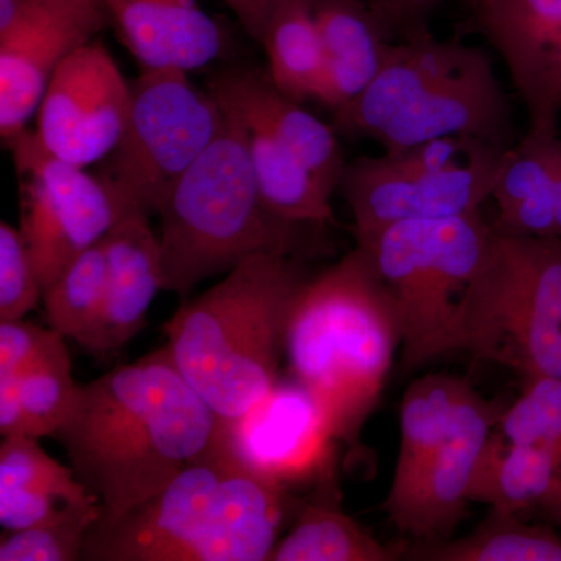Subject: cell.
Wrapping results in <instances>:
<instances>
[{"label": "cell", "instance_id": "44dd1931", "mask_svg": "<svg viewBox=\"0 0 561 561\" xmlns=\"http://www.w3.org/2000/svg\"><path fill=\"white\" fill-rule=\"evenodd\" d=\"M312 11L324 61L316 102L334 113L378 76L393 41L360 0H312Z\"/></svg>", "mask_w": 561, "mask_h": 561}, {"label": "cell", "instance_id": "8fae6325", "mask_svg": "<svg viewBox=\"0 0 561 561\" xmlns=\"http://www.w3.org/2000/svg\"><path fill=\"white\" fill-rule=\"evenodd\" d=\"M507 151L440 172L413 168L389 153L346 162L337 191L353 213L356 242L401 221L449 219L481 210L493 194Z\"/></svg>", "mask_w": 561, "mask_h": 561}, {"label": "cell", "instance_id": "d6a6232c", "mask_svg": "<svg viewBox=\"0 0 561 561\" xmlns=\"http://www.w3.org/2000/svg\"><path fill=\"white\" fill-rule=\"evenodd\" d=\"M43 298L38 271L21 230L0 224V321L21 320Z\"/></svg>", "mask_w": 561, "mask_h": 561}, {"label": "cell", "instance_id": "ab89813d", "mask_svg": "<svg viewBox=\"0 0 561 561\" xmlns=\"http://www.w3.org/2000/svg\"><path fill=\"white\" fill-rule=\"evenodd\" d=\"M27 0H0V32L16 20L18 14Z\"/></svg>", "mask_w": 561, "mask_h": 561}, {"label": "cell", "instance_id": "4fadbf2b", "mask_svg": "<svg viewBox=\"0 0 561 561\" xmlns=\"http://www.w3.org/2000/svg\"><path fill=\"white\" fill-rule=\"evenodd\" d=\"M111 27L105 0H27L0 32V135L27 130L55 70Z\"/></svg>", "mask_w": 561, "mask_h": 561}, {"label": "cell", "instance_id": "3957f363", "mask_svg": "<svg viewBox=\"0 0 561 561\" xmlns=\"http://www.w3.org/2000/svg\"><path fill=\"white\" fill-rule=\"evenodd\" d=\"M400 346L393 298L364 247L302 286L287 330L291 379L316 398L354 459Z\"/></svg>", "mask_w": 561, "mask_h": 561}, {"label": "cell", "instance_id": "5bb4252c", "mask_svg": "<svg viewBox=\"0 0 561 561\" xmlns=\"http://www.w3.org/2000/svg\"><path fill=\"white\" fill-rule=\"evenodd\" d=\"M465 33L493 47L511 80L534 136L559 135L561 117V0H467Z\"/></svg>", "mask_w": 561, "mask_h": 561}, {"label": "cell", "instance_id": "74e56055", "mask_svg": "<svg viewBox=\"0 0 561 561\" xmlns=\"http://www.w3.org/2000/svg\"><path fill=\"white\" fill-rule=\"evenodd\" d=\"M551 153L553 190H556L557 206V238L561 239V138L559 135H557L556 138L552 139Z\"/></svg>", "mask_w": 561, "mask_h": 561}, {"label": "cell", "instance_id": "2e32d148", "mask_svg": "<svg viewBox=\"0 0 561 561\" xmlns=\"http://www.w3.org/2000/svg\"><path fill=\"white\" fill-rule=\"evenodd\" d=\"M500 415L474 391L461 408L451 435L404 481L391 483L382 511L400 534L416 542L449 540L467 519L472 472Z\"/></svg>", "mask_w": 561, "mask_h": 561}, {"label": "cell", "instance_id": "4316f807", "mask_svg": "<svg viewBox=\"0 0 561 561\" xmlns=\"http://www.w3.org/2000/svg\"><path fill=\"white\" fill-rule=\"evenodd\" d=\"M102 239L70 262L60 278L43 294L51 330L72 339L98 357H102L108 276Z\"/></svg>", "mask_w": 561, "mask_h": 561}, {"label": "cell", "instance_id": "7a4b0ae2", "mask_svg": "<svg viewBox=\"0 0 561 561\" xmlns=\"http://www.w3.org/2000/svg\"><path fill=\"white\" fill-rule=\"evenodd\" d=\"M300 504L217 440L149 501L95 522L83 561H264Z\"/></svg>", "mask_w": 561, "mask_h": 561}, {"label": "cell", "instance_id": "d4e9b609", "mask_svg": "<svg viewBox=\"0 0 561 561\" xmlns=\"http://www.w3.org/2000/svg\"><path fill=\"white\" fill-rule=\"evenodd\" d=\"M247 133L254 179L268 209L290 224L317 228L337 224L332 195L313 173L272 136L250 128Z\"/></svg>", "mask_w": 561, "mask_h": 561}, {"label": "cell", "instance_id": "484cf974", "mask_svg": "<svg viewBox=\"0 0 561 561\" xmlns=\"http://www.w3.org/2000/svg\"><path fill=\"white\" fill-rule=\"evenodd\" d=\"M518 513L491 508L459 540L416 542L404 556L430 561H561V537L552 527L524 523Z\"/></svg>", "mask_w": 561, "mask_h": 561}, {"label": "cell", "instance_id": "5b68a950", "mask_svg": "<svg viewBox=\"0 0 561 561\" xmlns=\"http://www.w3.org/2000/svg\"><path fill=\"white\" fill-rule=\"evenodd\" d=\"M332 114L339 135L375 140L386 153L451 135L504 149L519 140L490 55L431 31L393 41L378 76Z\"/></svg>", "mask_w": 561, "mask_h": 561}, {"label": "cell", "instance_id": "ffe728a7", "mask_svg": "<svg viewBox=\"0 0 561 561\" xmlns=\"http://www.w3.org/2000/svg\"><path fill=\"white\" fill-rule=\"evenodd\" d=\"M149 217L127 214L102 239L108 264L103 359L142 331L151 301L162 290L160 238Z\"/></svg>", "mask_w": 561, "mask_h": 561}, {"label": "cell", "instance_id": "ba28073f", "mask_svg": "<svg viewBox=\"0 0 561 561\" xmlns=\"http://www.w3.org/2000/svg\"><path fill=\"white\" fill-rule=\"evenodd\" d=\"M493 227L481 210L408 220L357 242L371 254L397 308L401 368L413 371L456 351L459 301L481 267Z\"/></svg>", "mask_w": 561, "mask_h": 561}, {"label": "cell", "instance_id": "f35d334b", "mask_svg": "<svg viewBox=\"0 0 561 561\" xmlns=\"http://www.w3.org/2000/svg\"><path fill=\"white\" fill-rule=\"evenodd\" d=\"M538 508L549 523L561 527V472L551 493L548 494V497L541 502Z\"/></svg>", "mask_w": 561, "mask_h": 561}, {"label": "cell", "instance_id": "f1b7e54d", "mask_svg": "<svg viewBox=\"0 0 561 561\" xmlns=\"http://www.w3.org/2000/svg\"><path fill=\"white\" fill-rule=\"evenodd\" d=\"M268 76L297 102L316 101L323 79V47L312 0H283L265 28Z\"/></svg>", "mask_w": 561, "mask_h": 561}, {"label": "cell", "instance_id": "6da1fadb", "mask_svg": "<svg viewBox=\"0 0 561 561\" xmlns=\"http://www.w3.org/2000/svg\"><path fill=\"white\" fill-rule=\"evenodd\" d=\"M221 420L173 364L168 346L79 386L55 438L113 523L160 493L219 437Z\"/></svg>", "mask_w": 561, "mask_h": 561}, {"label": "cell", "instance_id": "4dcf8cb0", "mask_svg": "<svg viewBox=\"0 0 561 561\" xmlns=\"http://www.w3.org/2000/svg\"><path fill=\"white\" fill-rule=\"evenodd\" d=\"M496 424L505 440L546 449L561 461V379H527L522 397Z\"/></svg>", "mask_w": 561, "mask_h": 561}, {"label": "cell", "instance_id": "d590c367", "mask_svg": "<svg viewBox=\"0 0 561 561\" xmlns=\"http://www.w3.org/2000/svg\"><path fill=\"white\" fill-rule=\"evenodd\" d=\"M241 22L243 31L262 44L265 28L283 0H221Z\"/></svg>", "mask_w": 561, "mask_h": 561}, {"label": "cell", "instance_id": "603a6c76", "mask_svg": "<svg viewBox=\"0 0 561 561\" xmlns=\"http://www.w3.org/2000/svg\"><path fill=\"white\" fill-rule=\"evenodd\" d=\"M556 136L526 133L505 154L491 194L497 205L494 230L527 238H557L551 153Z\"/></svg>", "mask_w": 561, "mask_h": 561}, {"label": "cell", "instance_id": "d6986e66", "mask_svg": "<svg viewBox=\"0 0 561 561\" xmlns=\"http://www.w3.org/2000/svg\"><path fill=\"white\" fill-rule=\"evenodd\" d=\"M102 507L72 467L51 459L38 438L16 435L0 445V526L32 529Z\"/></svg>", "mask_w": 561, "mask_h": 561}, {"label": "cell", "instance_id": "9a60e30c", "mask_svg": "<svg viewBox=\"0 0 561 561\" xmlns=\"http://www.w3.org/2000/svg\"><path fill=\"white\" fill-rule=\"evenodd\" d=\"M220 437L243 465L287 489L335 468L331 421L294 379L276 382L242 419L221 420Z\"/></svg>", "mask_w": 561, "mask_h": 561}, {"label": "cell", "instance_id": "e0dca14e", "mask_svg": "<svg viewBox=\"0 0 561 561\" xmlns=\"http://www.w3.org/2000/svg\"><path fill=\"white\" fill-rule=\"evenodd\" d=\"M208 91L247 128L278 140L331 195L339 190L346 168L339 133L280 91L268 72L251 68L221 70L210 80Z\"/></svg>", "mask_w": 561, "mask_h": 561}, {"label": "cell", "instance_id": "7402d4cb", "mask_svg": "<svg viewBox=\"0 0 561 561\" xmlns=\"http://www.w3.org/2000/svg\"><path fill=\"white\" fill-rule=\"evenodd\" d=\"M319 491L302 502L289 534L276 542L268 561H390L405 548L383 546L341 507L335 468L321 476Z\"/></svg>", "mask_w": 561, "mask_h": 561}, {"label": "cell", "instance_id": "52a82bcc", "mask_svg": "<svg viewBox=\"0 0 561 561\" xmlns=\"http://www.w3.org/2000/svg\"><path fill=\"white\" fill-rule=\"evenodd\" d=\"M456 351L527 379H561L560 238L493 228L481 267L459 301Z\"/></svg>", "mask_w": 561, "mask_h": 561}, {"label": "cell", "instance_id": "f546056e", "mask_svg": "<svg viewBox=\"0 0 561 561\" xmlns=\"http://www.w3.org/2000/svg\"><path fill=\"white\" fill-rule=\"evenodd\" d=\"M10 381L16 383L32 437H55L72 413L79 394L68 350L33 365Z\"/></svg>", "mask_w": 561, "mask_h": 561}, {"label": "cell", "instance_id": "277c9868", "mask_svg": "<svg viewBox=\"0 0 561 561\" xmlns=\"http://www.w3.org/2000/svg\"><path fill=\"white\" fill-rule=\"evenodd\" d=\"M309 278L300 257L253 254L164 324L176 370L220 420L242 419L278 382L291 309Z\"/></svg>", "mask_w": 561, "mask_h": 561}, {"label": "cell", "instance_id": "836d02e7", "mask_svg": "<svg viewBox=\"0 0 561 561\" xmlns=\"http://www.w3.org/2000/svg\"><path fill=\"white\" fill-rule=\"evenodd\" d=\"M65 335L21 320L0 321V379H13L22 371L49 359L66 348Z\"/></svg>", "mask_w": 561, "mask_h": 561}, {"label": "cell", "instance_id": "1f68e13d", "mask_svg": "<svg viewBox=\"0 0 561 561\" xmlns=\"http://www.w3.org/2000/svg\"><path fill=\"white\" fill-rule=\"evenodd\" d=\"M101 513L102 507H99L32 529L3 530L0 561L81 560L88 531L101 518Z\"/></svg>", "mask_w": 561, "mask_h": 561}, {"label": "cell", "instance_id": "9c48e42d", "mask_svg": "<svg viewBox=\"0 0 561 561\" xmlns=\"http://www.w3.org/2000/svg\"><path fill=\"white\" fill-rule=\"evenodd\" d=\"M225 121L209 91L179 68L144 69L131 83L127 125L99 176L125 213L158 214L176 181L202 157Z\"/></svg>", "mask_w": 561, "mask_h": 561}, {"label": "cell", "instance_id": "e575fe53", "mask_svg": "<svg viewBox=\"0 0 561 561\" xmlns=\"http://www.w3.org/2000/svg\"><path fill=\"white\" fill-rule=\"evenodd\" d=\"M360 2L375 14L391 41H401L431 31V18L448 0H360Z\"/></svg>", "mask_w": 561, "mask_h": 561}, {"label": "cell", "instance_id": "cb8c5ba5", "mask_svg": "<svg viewBox=\"0 0 561 561\" xmlns=\"http://www.w3.org/2000/svg\"><path fill=\"white\" fill-rule=\"evenodd\" d=\"M560 472L561 461L552 453L516 445L491 432L472 472L468 501L507 513L540 507Z\"/></svg>", "mask_w": 561, "mask_h": 561}, {"label": "cell", "instance_id": "8d00e7d4", "mask_svg": "<svg viewBox=\"0 0 561 561\" xmlns=\"http://www.w3.org/2000/svg\"><path fill=\"white\" fill-rule=\"evenodd\" d=\"M0 434L3 438L25 435L32 437L27 413L18 394L16 383L0 379Z\"/></svg>", "mask_w": 561, "mask_h": 561}, {"label": "cell", "instance_id": "30bf717a", "mask_svg": "<svg viewBox=\"0 0 561 561\" xmlns=\"http://www.w3.org/2000/svg\"><path fill=\"white\" fill-rule=\"evenodd\" d=\"M7 146L20 181V230L44 294L127 213L101 176L51 157L31 128Z\"/></svg>", "mask_w": 561, "mask_h": 561}, {"label": "cell", "instance_id": "83f0119b", "mask_svg": "<svg viewBox=\"0 0 561 561\" xmlns=\"http://www.w3.org/2000/svg\"><path fill=\"white\" fill-rule=\"evenodd\" d=\"M474 389L457 376L426 375L409 387L401 404V445L391 483L404 481L451 435Z\"/></svg>", "mask_w": 561, "mask_h": 561}, {"label": "cell", "instance_id": "8992f818", "mask_svg": "<svg viewBox=\"0 0 561 561\" xmlns=\"http://www.w3.org/2000/svg\"><path fill=\"white\" fill-rule=\"evenodd\" d=\"M158 216L162 290L181 297L253 254L305 260L319 251L309 232L317 227L279 219L265 205L251 164L249 133L227 111L219 135L176 181Z\"/></svg>", "mask_w": 561, "mask_h": 561}, {"label": "cell", "instance_id": "7c38bea8", "mask_svg": "<svg viewBox=\"0 0 561 561\" xmlns=\"http://www.w3.org/2000/svg\"><path fill=\"white\" fill-rule=\"evenodd\" d=\"M131 84L98 39L58 66L36 110V139L51 157L87 169L116 149L127 125Z\"/></svg>", "mask_w": 561, "mask_h": 561}, {"label": "cell", "instance_id": "ac0fdd59", "mask_svg": "<svg viewBox=\"0 0 561 561\" xmlns=\"http://www.w3.org/2000/svg\"><path fill=\"white\" fill-rule=\"evenodd\" d=\"M111 27L144 69H201L220 57L224 31L197 0H105Z\"/></svg>", "mask_w": 561, "mask_h": 561}]
</instances>
